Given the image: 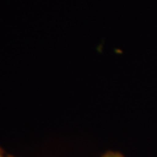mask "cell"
<instances>
[{"mask_svg":"<svg viewBox=\"0 0 157 157\" xmlns=\"http://www.w3.org/2000/svg\"><path fill=\"white\" fill-rule=\"evenodd\" d=\"M0 157H1V155H0Z\"/></svg>","mask_w":157,"mask_h":157,"instance_id":"cell-1","label":"cell"}]
</instances>
